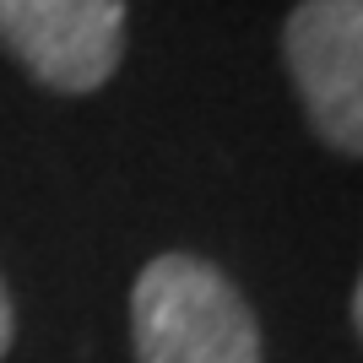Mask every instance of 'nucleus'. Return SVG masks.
I'll return each mask as SVG.
<instances>
[{
    "label": "nucleus",
    "mask_w": 363,
    "mask_h": 363,
    "mask_svg": "<svg viewBox=\"0 0 363 363\" xmlns=\"http://www.w3.org/2000/svg\"><path fill=\"white\" fill-rule=\"evenodd\" d=\"M282 60L315 136L363 157V0H298L282 22Z\"/></svg>",
    "instance_id": "nucleus-2"
},
{
    "label": "nucleus",
    "mask_w": 363,
    "mask_h": 363,
    "mask_svg": "<svg viewBox=\"0 0 363 363\" xmlns=\"http://www.w3.org/2000/svg\"><path fill=\"white\" fill-rule=\"evenodd\" d=\"M16 342V309H11V293H6V282H0V358L11 352Z\"/></svg>",
    "instance_id": "nucleus-4"
},
{
    "label": "nucleus",
    "mask_w": 363,
    "mask_h": 363,
    "mask_svg": "<svg viewBox=\"0 0 363 363\" xmlns=\"http://www.w3.org/2000/svg\"><path fill=\"white\" fill-rule=\"evenodd\" d=\"M136 363H260L255 309L212 260L168 250L130 288Z\"/></svg>",
    "instance_id": "nucleus-1"
},
{
    "label": "nucleus",
    "mask_w": 363,
    "mask_h": 363,
    "mask_svg": "<svg viewBox=\"0 0 363 363\" xmlns=\"http://www.w3.org/2000/svg\"><path fill=\"white\" fill-rule=\"evenodd\" d=\"M0 49L55 92H98L125 60V0H0Z\"/></svg>",
    "instance_id": "nucleus-3"
},
{
    "label": "nucleus",
    "mask_w": 363,
    "mask_h": 363,
    "mask_svg": "<svg viewBox=\"0 0 363 363\" xmlns=\"http://www.w3.org/2000/svg\"><path fill=\"white\" fill-rule=\"evenodd\" d=\"M352 325H358V336H363V277H358V288H352Z\"/></svg>",
    "instance_id": "nucleus-5"
}]
</instances>
